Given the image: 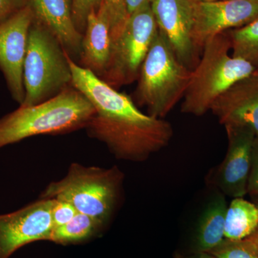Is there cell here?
Instances as JSON below:
<instances>
[{
  "label": "cell",
  "instance_id": "cell-5",
  "mask_svg": "<svg viewBox=\"0 0 258 258\" xmlns=\"http://www.w3.org/2000/svg\"><path fill=\"white\" fill-rule=\"evenodd\" d=\"M191 71L181 63L160 31L141 67L136 100L148 114L164 118L184 97Z\"/></svg>",
  "mask_w": 258,
  "mask_h": 258
},
{
  "label": "cell",
  "instance_id": "cell-15",
  "mask_svg": "<svg viewBox=\"0 0 258 258\" xmlns=\"http://www.w3.org/2000/svg\"><path fill=\"white\" fill-rule=\"evenodd\" d=\"M81 45V66L101 78L106 72L111 51L109 22L103 7L88 15Z\"/></svg>",
  "mask_w": 258,
  "mask_h": 258
},
{
  "label": "cell",
  "instance_id": "cell-21",
  "mask_svg": "<svg viewBox=\"0 0 258 258\" xmlns=\"http://www.w3.org/2000/svg\"><path fill=\"white\" fill-rule=\"evenodd\" d=\"M101 6L104 8L109 22L112 42L114 41L128 18L125 0H103Z\"/></svg>",
  "mask_w": 258,
  "mask_h": 258
},
{
  "label": "cell",
  "instance_id": "cell-9",
  "mask_svg": "<svg viewBox=\"0 0 258 258\" xmlns=\"http://www.w3.org/2000/svg\"><path fill=\"white\" fill-rule=\"evenodd\" d=\"M54 199H41L24 208L0 215V258L37 241H48L52 229Z\"/></svg>",
  "mask_w": 258,
  "mask_h": 258
},
{
  "label": "cell",
  "instance_id": "cell-14",
  "mask_svg": "<svg viewBox=\"0 0 258 258\" xmlns=\"http://www.w3.org/2000/svg\"><path fill=\"white\" fill-rule=\"evenodd\" d=\"M34 21L55 37L70 56L81 54L83 35L75 25L72 0H28Z\"/></svg>",
  "mask_w": 258,
  "mask_h": 258
},
{
  "label": "cell",
  "instance_id": "cell-23",
  "mask_svg": "<svg viewBox=\"0 0 258 258\" xmlns=\"http://www.w3.org/2000/svg\"><path fill=\"white\" fill-rule=\"evenodd\" d=\"M77 213V210L71 204L62 200L54 199V203L51 211L53 228L69 223Z\"/></svg>",
  "mask_w": 258,
  "mask_h": 258
},
{
  "label": "cell",
  "instance_id": "cell-11",
  "mask_svg": "<svg viewBox=\"0 0 258 258\" xmlns=\"http://www.w3.org/2000/svg\"><path fill=\"white\" fill-rule=\"evenodd\" d=\"M258 18V0L197 2L193 38L198 50L210 39L230 30L244 26Z\"/></svg>",
  "mask_w": 258,
  "mask_h": 258
},
{
  "label": "cell",
  "instance_id": "cell-30",
  "mask_svg": "<svg viewBox=\"0 0 258 258\" xmlns=\"http://www.w3.org/2000/svg\"><path fill=\"white\" fill-rule=\"evenodd\" d=\"M254 203L258 207V196L254 197Z\"/></svg>",
  "mask_w": 258,
  "mask_h": 258
},
{
  "label": "cell",
  "instance_id": "cell-2",
  "mask_svg": "<svg viewBox=\"0 0 258 258\" xmlns=\"http://www.w3.org/2000/svg\"><path fill=\"white\" fill-rule=\"evenodd\" d=\"M94 107L77 89L68 87L47 101L18 109L0 118V149L24 139L86 128Z\"/></svg>",
  "mask_w": 258,
  "mask_h": 258
},
{
  "label": "cell",
  "instance_id": "cell-31",
  "mask_svg": "<svg viewBox=\"0 0 258 258\" xmlns=\"http://www.w3.org/2000/svg\"><path fill=\"white\" fill-rule=\"evenodd\" d=\"M254 74L255 75V76H258V67L257 68V69H256L255 73H254Z\"/></svg>",
  "mask_w": 258,
  "mask_h": 258
},
{
  "label": "cell",
  "instance_id": "cell-17",
  "mask_svg": "<svg viewBox=\"0 0 258 258\" xmlns=\"http://www.w3.org/2000/svg\"><path fill=\"white\" fill-rule=\"evenodd\" d=\"M258 227V207L243 198H234L225 215V237L227 240H244Z\"/></svg>",
  "mask_w": 258,
  "mask_h": 258
},
{
  "label": "cell",
  "instance_id": "cell-25",
  "mask_svg": "<svg viewBox=\"0 0 258 258\" xmlns=\"http://www.w3.org/2000/svg\"><path fill=\"white\" fill-rule=\"evenodd\" d=\"M28 3V0H0V23Z\"/></svg>",
  "mask_w": 258,
  "mask_h": 258
},
{
  "label": "cell",
  "instance_id": "cell-1",
  "mask_svg": "<svg viewBox=\"0 0 258 258\" xmlns=\"http://www.w3.org/2000/svg\"><path fill=\"white\" fill-rule=\"evenodd\" d=\"M67 58L71 86L96 111L86 127L90 137L106 144L117 159L135 162L147 160L169 144L174 135L169 122L142 113L130 97L76 63L68 53Z\"/></svg>",
  "mask_w": 258,
  "mask_h": 258
},
{
  "label": "cell",
  "instance_id": "cell-12",
  "mask_svg": "<svg viewBox=\"0 0 258 258\" xmlns=\"http://www.w3.org/2000/svg\"><path fill=\"white\" fill-rule=\"evenodd\" d=\"M228 149L225 158L214 174L218 191L230 198H243L247 184L255 134L246 128H226Z\"/></svg>",
  "mask_w": 258,
  "mask_h": 258
},
{
  "label": "cell",
  "instance_id": "cell-6",
  "mask_svg": "<svg viewBox=\"0 0 258 258\" xmlns=\"http://www.w3.org/2000/svg\"><path fill=\"white\" fill-rule=\"evenodd\" d=\"M25 98L20 106L47 101L69 87L72 74L67 52L48 30L33 21L23 66Z\"/></svg>",
  "mask_w": 258,
  "mask_h": 258
},
{
  "label": "cell",
  "instance_id": "cell-16",
  "mask_svg": "<svg viewBox=\"0 0 258 258\" xmlns=\"http://www.w3.org/2000/svg\"><path fill=\"white\" fill-rule=\"evenodd\" d=\"M225 196L218 191L209 202L195 233L193 252H210L225 240Z\"/></svg>",
  "mask_w": 258,
  "mask_h": 258
},
{
  "label": "cell",
  "instance_id": "cell-10",
  "mask_svg": "<svg viewBox=\"0 0 258 258\" xmlns=\"http://www.w3.org/2000/svg\"><path fill=\"white\" fill-rule=\"evenodd\" d=\"M196 0H153L152 9L159 31L181 63L192 70L198 49L193 38Z\"/></svg>",
  "mask_w": 258,
  "mask_h": 258
},
{
  "label": "cell",
  "instance_id": "cell-8",
  "mask_svg": "<svg viewBox=\"0 0 258 258\" xmlns=\"http://www.w3.org/2000/svg\"><path fill=\"white\" fill-rule=\"evenodd\" d=\"M33 21V13L27 3L0 23V70L12 97L20 105L25 98L23 66Z\"/></svg>",
  "mask_w": 258,
  "mask_h": 258
},
{
  "label": "cell",
  "instance_id": "cell-27",
  "mask_svg": "<svg viewBox=\"0 0 258 258\" xmlns=\"http://www.w3.org/2000/svg\"><path fill=\"white\" fill-rule=\"evenodd\" d=\"M175 258H217L208 252H192L190 254H177Z\"/></svg>",
  "mask_w": 258,
  "mask_h": 258
},
{
  "label": "cell",
  "instance_id": "cell-13",
  "mask_svg": "<svg viewBox=\"0 0 258 258\" xmlns=\"http://www.w3.org/2000/svg\"><path fill=\"white\" fill-rule=\"evenodd\" d=\"M210 111L226 128H246L258 136V76L235 83L221 95Z\"/></svg>",
  "mask_w": 258,
  "mask_h": 258
},
{
  "label": "cell",
  "instance_id": "cell-28",
  "mask_svg": "<svg viewBox=\"0 0 258 258\" xmlns=\"http://www.w3.org/2000/svg\"><path fill=\"white\" fill-rule=\"evenodd\" d=\"M245 239H247L252 244V245L253 246L254 248L255 249L258 253V227L254 230L253 233L251 234L249 237Z\"/></svg>",
  "mask_w": 258,
  "mask_h": 258
},
{
  "label": "cell",
  "instance_id": "cell-19",
  "mask_svg": "<svg viewBox=\"0 0 258 258\" xmlns=\"http://www.w3.org/2000/svg\"><path fill=\"white\" fill-rule=\"evenodd\" d=\"M232 57L248 61L258 67V18L227 33Z\"/></svg>",
  "mask_w": 258,
  "mask_h": 258
},
{
  "label": "cell",
  "instance_id": "cell-7",
  "mask_svg": "<svg viewBox=\"0 0 258 258\" xmlns=\"http://www.w3.org/2000/svg\"><path fill=\"white\" fill-rule=\"evenodd\" d=\"M158 32L151 5L129 15L123 30L112 42L109 62L101 79L114 88L137 81Z\"/></svg>",
  "mask_w": 258,
  "mask_h": 258
},
{
  "label": "cell",
  "instance_id": "cell-29",
  "mask_svg": "<svg viewBox=\"0 0 258 258\" xmlns=\"http://www.w3.org/2000/svg\"><path fill=\"white\" fill-rule=\"evenodd\" d=\"M197 2H203V3H206V2H216L221 1V0H196Z\"/></svg>",
  "mask_w": 258,
  "mask_h": 258
},
{
  "label": "cell",
  "instance_id": "cell-26",
  "mask_svg": "<svg viewBox=\"0 0 258 258\" xmlns=\"http://www.w3.org/2000/svg\"><path fill=\"white\" fill-rule=\"evenodd\" d=\"M128 15L147 5H152L153 0H125Z\"/></svg>",
  "mask_w": 258,
  "mask_h": 258
},
{
  "label": "cell",
  "instance_id": "cell-4",
  "mask_svg": "<svg viewBox=\"0 0 258 258\" xmlns=\"http://www.w3.org/2000/svg\"><path fill=\"white\" fill-rule=\"evenodd\" d=\"M123 177L116 166L104 169L74 163L62 179L47 185L40 198L67 202L78 212L107 224L119 201Z\"/></svg>",
  "mask_w": 258,
  "mask_h": 258
},
{
  "label": "cell",
  "instance_id": "cell-20",
  "mask_svg": "<svg viewBox=\"0 0 258 258\" xmlns=\"http://www.w3.org/2000/svg\"><path fill=\"white\" fill-rule=\"evenodd\" d=\"M217 258H258V253L247 239L230 240L225 239L222 243L210 250Z\"/></svg>",
  "mask_w": 258,
  "mask_h": 258
},
{
  "label": "cell",
  "instance_id": "cell-3",
  "mask_svg": "<svg viewBox=\"0 0 258 258\" xmlns=\"http://www.w3.org/2000/svg\"><path fill=\"white\" fill-rule=\"evenodd\" d=\"M200 62L191 71L181 111L201 116L229 88L250 77L257 68L243 59L230 55V42L226 32L210 39L203 47Z\"/></svg>",
  "mask_w": 258,
  "mask_h": 258
},
{
  "label": "cell",
  "instance_id": "cell-18",
  "mask_svg": "<svg viewBox=\"0 0 258 258\" xmlns=\"http://www.w3.org/2000/svg\"><path fill=\"white\" fill-rule=\"evenodd\" d=\"M105 225L101 220L78 212L69 223L52 229L48 241L60 244L83 242L98 235Z\"/></svg>",
  "mask_w": 258,
  "mask_h": 258
},
{
  "label": "cell",
  "instance_id": "cell-24",
  "mask_svg": "<svg viewBox=\"0 0 258 258\" xmlns=\"http://www.w3.org/2000/svg\"><path fill=\"white\" fill-rule=\"evenodd\" d=\"M247 194L258 196V136L254 139L252 152V162L247 184Z\"/></svg>",
  "mask_w": 258,
  "mask_h": 258
},
{
  "label": "cell",
  "instance_id": "cell-22",
  "mask_svg": "<svg viewBox=\"0 0 258 258\" xmlns=\"http://www.w3.org/2000/svg\"><path fill=\"white\" fill-rule=\"evenodd\" d=\"M103 0H72V13L75 25L83 35L88 15L93 10H98Z\"/></svg>",
  "mask_w": 258,
  "mask_h": 258
}]
</instances>
